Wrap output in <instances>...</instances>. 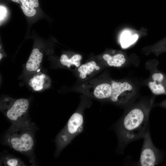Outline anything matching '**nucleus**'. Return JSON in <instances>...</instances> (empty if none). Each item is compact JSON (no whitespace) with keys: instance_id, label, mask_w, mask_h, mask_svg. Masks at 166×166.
<instances>
[{"instance_id":"obj_16","label":"nucleus","mask_w":166,"mask_h":166,"mask_svg":"<svg viewBox=\"0 0 166 166\" xmlns=\"http://www.w3.org/2000/svg\"><path fill=\"white\" fill-rule=\"evenodd\" d=\"M2 162L5 166H24L23 162L18 158L10 155L3 158Z\"/></svg>"},{"instance_id":"obj_1","label":"nucleus","mask_w":166,"mask_h":166,"mask_svg":"<svg viewBox=\"0 0 166 166\" xmlns=\"http://www.w3.org/2000/svg\"><path fill=\"white\" fill-rule=\"evenodd\" d=\"M154 101V97L140 101L125 111L117 125L120 148H122L133 141L144 138L149 131V116Z\"/></svg>"},{"instance_id":"obj_7","label":"nucleus","mask_w":166,"mask_h":166,"mask_svg":"<svg viewBox=\"0 0 166 166\" xmlns=\"http://www.w3.org/2000/svg\"><path fill=\"white\" fill-rule=\"evenodd\" d=\"M159 64L158 61L155 60L148 61L146 63V68L150 73L148 79L155 83L166 85V75L158 69Z\"/></svg>"},{"instance_id":"obj_22","label":"nucleus","mask_w":166,"mask_h":166,"mask_svg":"<svg viewBox=\"0 0 166 166\" xmlns=\"http://www.w3.org/2000/svg\"><path fill=\"white\" fill-rule=\"evenodd\" d=\"M12 1L14 2H16L17 3L20 4V2L19 0H12Z\"/></svg>"},{"instance_id":"obj_5","label":"nucleus","mask_w":166,"mask_h":166,"mask_svg":"<svg viewBox=\"0 0 166 166\" xmlns=\"http://www.w3.org/2000/svg\"><path fill=\"white\" fill-rule=\"evenodd\" d=\"M29 101L20 98L13 100L6 99L2 104V110L6 118L14 123L21 121L27 112Z\"/></svg>"},{"instance_id":"obj_19","label":"nucleus","mask_w":166,"mask_h":166,"mask_svg":"<svg viewBox=\"0 0 166 166\" xmlns=\"http://www.w3.org/2000/svg\"><path fill=\"white\" fill-rule=\"evenodd\" d=\"M30 7L31 8L37 7L39 5L38 0H26Z\"/></svg>"},{"instance_id":"obj_8","label":"nucleus","mask_w":166,"mask_h":166,"mask_svg":"<svg viewBox=\"0 0 166 166\" xmlns=\"http://www.w3.org/2000/svg\"><path fill=\"white\" fill-rule=\"evenodd\" d=\"M29 85L34 90L38 91L48 87L50 85V81L47 75L40 72L30 80Z\"/></svg>"},{"instance_id":"obj_13","label":"nucleus","mask_w":166,"mask_h":166,"mask_svg":"<svg viewBox=\"0 0 166 166\" xmlns=\"http://www.w3.org/2000/svg\"><path fill=\"white\" fill-rule=\"evenodd\" d=\"M81 58V55L79 54H75L70 58H69L66 55L63 54L61 57L60 61L62 65L68 68L72 65L78 67L80 66V61Z\"/></svg>"},{"instance_id":"obj_12","label":"nucleus","mask_w":166,"mask_h":166,"mask_svg":"<svg viewBox=\"0 0 166 166\" xmlns=\"http://www.w3.org/2000/svg\"><path fill=\"white\" fill-rule=\"evenodd\" d=\"M100 69V67L97 65L96 62L92 61L80 66L78 71L79 73L80 77L82 79H84L95 70L97 71Z\"/></svg>"},{"instance_id":"obj_3","label":"nucleus","mask_w":166,"mask_h":166,"mask_svg":"<svg viewBox=\"0 0 166 166\" xmlns=\"http://www.w3.org/2000/svg\"><path fill=\"white\" fill-rule=\"evenodd\" d=\"M83 125V113L81 111H77L72 114L65 127L56 137V156H58L63 149L82 131Z\"/></svg>"},{"instance_id":"obj_15","label":"nucleus","mask_w":166,"mask_h":166,"mask_svg":"<svg viewBox=\"0 0 166 166\" xmlns=\"http://www.w3.org/2000/svg\"><path fill=\"white\" fill-rule=\"evenodd\" d=\"M147 85L154 94H166V85L155 83L148 79L146 82Z\"/></svg>"},{"instance_id":"obj_18","label":"nucleus","mask_w":166,"mask_h":166,"mask_svg":"<svg viewBox=\"0 0 166 166\" xmlns=\"http://www.w3.org/2000/svg\"><path fill=\"white\" fill-rule=\"evenodd\" d=\"M157 53H160L166 51V41L159 45L156 49Z\"/></svg>"},{"instance_id":"obj_2","label":"nucleus","mask_w":166,"mask_h":166,"mask_svg":"<svg viewBox=\"0 0 166 166\" xmlns=\"http://www.w3.org/2000/svg\"><path fill=\"white\" fill-rule=\"evenodd\" d=\"M6 144L15 151L28 154L33 151L34 141L33 131L28 121L14 123L5 138Z\"/></svg>"},{"instance_id":"obj_4","label":"nucleus","mask_w":166,"mask_h":166,"mask_svg":"<svg viewBox=\"0 0 166 166\" xmlns=\"http://www.w3.org/2000/svg\"><path fill=\"white\" fill-rule=\"evenodd\" d=\"M111 84L112 94L109 99L113 103L120 105H128L134 97L136 90L130 81L112 80Z\"/></svg>"},{"instance_id":"obj_20","label":"nucleus","mask_w":166,"mask_h":166,"mask_svg":"<svg viewBox=\"0 0 166 166\" xmlns=\"http://www.w3.org/2000/svg\"><path fill=\"white\" fill-rule=\"evenodd\" d=\"M6 13L7 10L6 8L1 5L0 6V19L1 21L5 17Z\"/></svg>"},{"instance_id":"obj_10","label":"nucleus","mask_w":166,"mask_h":166,"mask_svg":"<svg viewBox=\"0 0 166 166\" xmlns=\"http://www.w3.org/2000/svg\"><path fill=\"white\" fill-rule=\"evenodd\" d=\"M43 54L38 48L34 49L26 63V68L30 72H35L39 69L42 62Z\"/></svg>"},{"instance_id":"obj_21","label":"nucleus","mask_w":166,"mask_h":166,"mask_svg":"<svg viewBox=\"0 0 166 166\" xmlns=\"http://www.w3.org/2000/svg\"><path fill=\"white\" fill-rule=\"evenodd\" d=\"M158 105L166 109V99L158 104Z\"/></svg>"},{"instance_id":"obj_23","label":"nucleus","mask_w":166,"mask_h":166,"mask_svg":"<svg viewBox=\"0 0 166 166\" xmlns=\"http://www.w3.org/2000/svg\"><path fill=\"white\" fill-rule=\"evenodd\" d=\"M0 59L1 60L2 57V55L1 53L0 54Z\"/></svg>"},{"instance_id":"obj_11","label":"nucleus","mask_w":166,"mask_h":166,"mask_svg":"<svg viewBox=\"0 0 166 166\" xmlns=\"http://www.w3.org/2000/svg\"><path fill=\"white\" fill-rule=\"evenodd\" d=\"M107 65L111 67H121L125 65L126 62L125 56L122 53H118L113 55L108 53L103 56Z\"/></svg>"},{"instance_id":"obj_17","label":"nucleus","mask_w":166,"mask_h":166,"mask_svg":"<svg viewBox=\"0 0 166 166\" xmlns=\"http://www.w3.org/2000/svg\"><path fill=\"white\" fill-rule=\"evenodd\" d=\"M21 7L24 14L27 16L32 17L36 13V10L30 7L28 4L24 6L21 5Z\"/></svg>"},{"instance_id":"obj_6","label":"nucleus","mask_w":166,"mask_h":166,"mask_svg":"<svg viewBox=\"0 0 166 166\" xmlns=\"http://www.w3.org/2000/svg\"><path fill=\"white\" fill-rule=\"evenodd\" d=\"M138 165L142 166H155L159 163L160 154L159 150L152 141L149 131L145 135Z\"/></svg>"},{"instance_id":"obj_9","label":"nucleus","mask_w":166,"mask_h":166,"mask_svg":"<svg viewBox=\"0 0 166 166\" xmlns=\"http://www.w3.org/2000/svg\"><path fill=\"white\" fill-rule=\"evenodd\" d=\"M92 93V96L98 99H110L112 94L111 82H105L97 85L94 87Z\"/></svg>"},{"instance_id":"obj_14","label":"nucleus","mask_w":166,"mask_h":166,"mask_svg":"<svg viewBox=\"0 0 166 166\" xmlns=\"http://www.w3.org/2000/svg\"><path fill=\"white\" fill-rule=\"evenodd\" d=\"M137 34L132 35L130 32L128 31H124L121 34L120 42L122 47H128L134 43L138 38Z\"/></svg>"}]
</instances>
